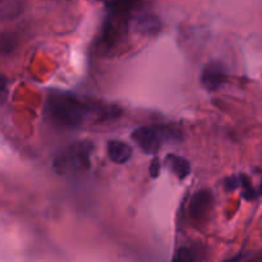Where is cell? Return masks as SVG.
Wrapping results in <instances>:
<instances>
[{
    "label": "cell",
    "instance_id": "obj_1",
    "mask_svg": "<svg viewBox=\"0 0 262 262\" xmlns=\"http://www.w3.org/2000/svg\"><path fill=\"white\" fill-rule=\"evenodd\" d=\"M89 113V105L68 92H53L46 99V115L58 127H78L86 120Z\"/></svg>",
    "mask_w": 262,
    "mask_h": 262
},
{
    "label": "cell",
    "instance_id": "obj_2",
    "mask_svg": "<svg viewBox=\"0 0 262 262\" xmlns=\"http://www.w3.org/2000/svg\"><path fill=\"white\" fill-rule=\"evenodd\" d=\"M91 145L87 142L74 143L59 152L54 160V168L59 174H76L90 168Z\"/></svg>",
    "mask_w": 262,
    "mask_h": 262
},
{
    "label": "cell",
    "instance_id": "obj_3",
    "mask_svg": "<svg viewBox=\"0 0 262 262\" xmlns=\"http://www.w3.org/2000/svg\"><path fill=\"white\" fill-rule=\"evenodd\" d=\"M228 81V71L220 61H211L204 68L201 74V83L209 91H217Z\"/></svg>",
    "mask_w": 262,
    "mask_h": 262
},
{
    "label": "cell",
    "instance_id": "obj_4",
    "mask_svg": "<svg viewBox=\"0 0 262 262\" xmlns=\"http://www.w3.org/2000/svg\"><path fill=\"white\" fill-rule=\"evenodd\" d=\"M132 138L146 154H156L161 147V133L152 127H140L133 130Z\"/></svg>",
    "mask_w": 262,
    "mask_h": 262
},
{
    "label": "cell",
    "instance_id": "obj_5",
    "mask_svg": "<svg viewBox=\"0 0 262 262\" xmlns=\"http://www.w3.org/2000/svg\"><path fill=\"white\" fill-rule=\"evenodd\" d=\"M212 206V193L210 191H199L192 196L189 201L188 211L191 217L196 220H202Z\"/></svg>",
    "mask_w": 262,
    "mask_h": 262
},
{
    "label": "cell",
    "instance_id": "obj_6",
    "mask_svg": "<svg viewBox=\"0 0 262 262\" xmlns=\"http://www.w3.org/2000/svg\"><path fill=\"white\" fill-rule=\"evenodd\" d=\"M107 156L115 164H125L132 158V147L123 141L113 140L107 143Z\"/></svg>",
    "mask_w": 262,
    "mask_h": 262
},
{
    "label": "cell",
    "instance_id": "obj_7",
    "mask_svg": "<svg viewBox=\"0 0 262 262\" xmlns=\"http://www.w3.org/2000/svg\"><path fill=\"white\" fill-rule=\"evenodd\" d=\"M25 10V0H0V20H13Z\"/></svg>",
    "mask_w": 262,
    "mask_h": 262
},
{
    "label": "cell",
    "instance_id": "obj_8",
    "mask_svg": "<svg viewBox=\"0 0 262 262\" xmlns=\"http://www.w3.org/2000/svg\"><path fill=\"white\" fill-rule=\"evenodd\" d=\"M165 161L166 166H168V168L173 171L174 176H177V178L181 179V181L186 179L187 177L189 176V173H191V164L188 163L187 159L182 158V156L170 154V155L166 156Z\"/></svg>",
    "mask_w": 262,
    "mask_h": 262
},
{
    "label": "cell",
    "instance_id": "obj_9",
    "mask_svg": "<svg viewBox=\"0 0 262 262\" xmlns=\"http://www.w3.org/2000/svg\"><path fill=\"white\" fill-rule=\"evenodd\" d=\"M137 28L138 31L143 33H156L160 30V20L156 15L151 14V13H146V14L141 15L137 20Z\"/></svg>",
    "mask_w": 262,
    "mask_h": 262
},
{
    "label": "cell",
    "instance_id": "obj_10",
    "mask_svg": "<svg viewBox=\"0 0 262 262\" xmlns=\"http://www.w3.org/2000/svg\"><path fill=\"white\" fill-rule=\"evenodd\" d=\"M237 179H238V187L242 188V194L247 201H252V200H255L256 197L260 194L258 193V191H256V189L253 188L252 183H251V179L248 178L246 174H241L239 177H237Z\"/></svg>",
    "mask_w": 262,
    "mask_h": 262
},
{
    "label": "cell",
    "instance_id": "obj_11",
    "mask_svg": "<svg viewBox=\"0 0 262 262\" xmlns=\"http://www.w3.org/2000/svg\"><path fill=\"white\" fill-rule=\"evenodd\" d=\"M17 48V36L13 32L0 33V54H10Z\"/></svg>",
    "mask_w": 262,
    "mask_h": 262
},
{
    "label": "cell",
    "instance_id": "obj_12",
    "mask_svg": "<svg viewBox=\"0 0 262 262\" xmlns=\"http://www.w3.org/2000/svg\"><path fill=\"white\" fill-rule=\"evenodd\" d=\"M171 262H197L193 251L188 247H181L174 255Z\"/></svg>",
    "mask_w": 262,
    "mask_h": 262
},
{
    "label": "cell",
    "instance_id": "obj_13",
    "mask_svg": "<svg viewBox=\"0 0 262 262\" xmlns=\"http://www.w3.org/2000/svg\"><path fill=\"white\" fill-rule=\"evenodd\" d=\"M97 2L102 3L105 7H107L114 13H118V14L128 10L127 4H125V0H97Z\"/></svg>",
    "mask_w": 262,
    "mask_h": 262
},
{
    "label": "cell",
    "instance_id": "obj_14",
    "mask_svg": "<svg viewBox=\"0 0 262 262\" xmlns=\"http://www.w3.org/2000/svg\"><path fill=\"white\" fill-rule=\"evenodd\" d=\"M8 94V79L7 77L0 74V102L7 99Z\"/></svg>",
    "mask_w": 262,
    "mask_h": 262
},
{
    "label": "cell",
    "instance_id": "obj_15",
    "mask_svg": "<svg viewBox=\"0 0 262 262\" xmlns=\"http://www.w3.org/2000/svg\"><path fill=\"white\" fill-rule=\"evenodd\" d=\"M148 171H150V176L152 177L154 179L158 178L160 176V160L159 159H154L152 163L150 164V168H148Z\"/></svg>",
    "mask_w": 262,
    "mask_h": 262
},
{
    "label": "cell",
    "instance_id": "obj_16",
    "mask_svg": "<svg viewBox=\"0 0 262 262\" xmlns=\"http://www.w3.org/2000/svg\"><path fill=\"white\" fill-rule=\"evenodd\" d=\"M251 262H262V261H261V257H257V258H255V260H252Z\"/></svg>",
    "mask_w": 262,
    "mask_h": 262
}]
</instances>
